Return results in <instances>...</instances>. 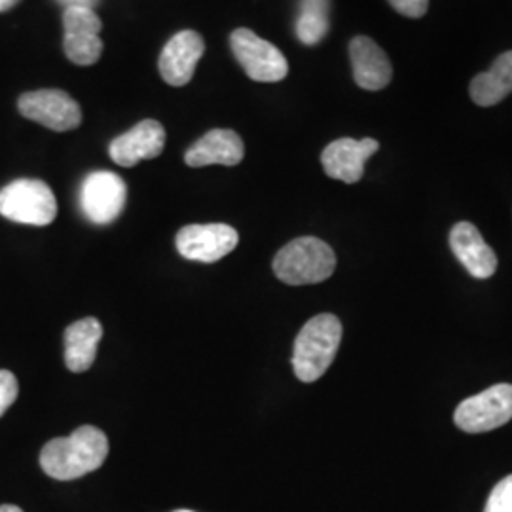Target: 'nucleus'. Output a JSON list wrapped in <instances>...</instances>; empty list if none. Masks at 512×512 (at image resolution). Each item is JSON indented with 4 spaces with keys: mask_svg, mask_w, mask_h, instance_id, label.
Instances as JSON below:
<instances>
[{
    "mask_svg": "<svg viewBox=\"0 0 512 512\" xmlns=\"http://www.w3.org/2000/svg\"><path fill=\"white\" fill-rule=\"evenodd\" d=\"M107 456V435L93 425H82L69 437L50 440L40 452V467L55 480H76L99 469Z\"/></svg>",
    "mask_w": 512,
    "mask_h": 512,
    "instance_id": "nucleus-1",
    "label": "nucleus"
},
{
    "mask_svg": "<svg viewBox=\"0 0 512 512\" xmlns=\"http://www.w3.org/2000/svg\"><path fill=\"white\" fill-rule=\"evenodd\" d=\"M342 332L340 319L330 313H321L302 327L293 351V370L300 382H317L329 370L340 348Z\"/></svg>",
    "mask_w": 512,
    "mask_h": 512,
    "instance_id": "nucleus-2",
    "label": "nucleus"
},
{
    "mask_svg": "<svg viewBox=\"0 0 512 512\" xmlns=\"http://www.w3.org/2000/svg\"><path fill=\"white\" fill-rule=\"evenodd\" d=\"M336 270V255L323 239H293L274 258V272L287 285H315Z\"/></svg>",
    "mask_w": 512,
    "mask_h": 512,
    "instance_id": "nucleus-3",
    "label": "nucleus"
},
{
    "mask_svg": "<svg viewBox=\"0 0 512 512\" xmlns=\"http://www.w3.org/2000/svg\"><path fill=\"white\" fill-rule=\"evenodd\" d=\"M0 215L29 226H48L57 217V202L48 184L18 179L0 190Z\"/></svg>",
    "mask_w": 512,
    "mask_h": 512,
    "instance_id": "nucleus-4",
    "label": "nucleus"
},
{
    "mask_svg": "<svg viewBox=\"0 0 512 512\" xmlns=\"http://www.w3.org/2000/svg\"><path fill=\"white\" fill-rule=\"evenodd\" d=\"M230 48L245 74L255 82H281L289 74V63L281 50L251 29H236L230 35Z\"/></svg>",
    "mask_w": 512,
    "mask_h": 512,
    "instance_id": "nucleus-5",
    "label": "nucleus"
},
{
    "mask_svg": "<svg viewBox=\"0 0 512 512\" xmlns=\"http://www.w3.org/2000/svg\"><path fill=\"white\" fill-rule=\"evenodd\" d=\"M512 420V385L497 384L459 404L454 421L465 433H486Z\"/></svg>",
    "mask_w": 512,
    "mask_h": 512,
    "instance_id": "nucleus-6",
    "label": "nucleus"
},
{
    "mask_svg": "<svg viewBox=\"0 0 512 512\" xmlns=\"http://www.w3.org/2000/svg\"><path fill=\"white\" fill-rule=\"evenodd\" d=\"M128 186L112 171L90 173L80 188V207L93 224H110L126 207Z\"/></svg>",
    "mask_w": 512,
    "mask_h": 512,
    "instance_id": "nucleus-7",
    "label": "nucleus"
},
{
    "mask_svg": "<svg viewBox=\"0 0 512 512\" xmlns=\"http://www.w3.org/2000/svg\"><path fill=\"white\" fill-rule=\"evenodd\" d=\"M18 109L25 118L54 131H71L82 124L80 105L63 90L23 93Z\"/></svg>",
    "mask_w": 512,
    "mask_h": 512,
    "instance_id": "nucleus-8",
    "label": "nucleus"
},
{
    "mask_svg": "<svg viewBox=\"0 0 512 512\" xmlns=\"http://www.w3.org/2000/svg\"><path fill=\"white\" fill-rule=\"evenodd\" d=\"M103 21L92 8H65L63 50L74 65L88 67L103 54Z\"/></svg>",
    "mask_w": 512,
    "mask_h": 512,
    "instance_id": "nucleus-9",
    "label": "nucleus"
},
{
    "mask_svg": "<svg viewBox=\"0 0 512 512\" xmlns=\"http://www.w3.org/2000/svg\"><path fill=\"white\" fill-rule=\"evenodd\" d=\"M238 243V232L228 224H190L181 228L175 239L177 251L186 260L205 264L230 255Z\"/></svg>",
    "mask_w": 512,
    "mask_h": 512,
    "instance_id": "nucleus-10",
    "label": "nucleus"
},
{
    "mask_svg": "<svg viewBox=\"0 0 512 512\" xmlns=\"http://www.w3.org/2000/svg\"><path fill=\"white\" fill-rule=\"evenodd\" d=\"M205 54V42L200 33L196 31H181L175 37L169 38L165 44L158 69L169 86H186L196 73V67Z\"/></svg>",
    "mask_w": 512,
    "mask_h": 512,
    "instance_id": "nucleus-11",
    "label": "nucleus"
},
{
    "mask_svg": "<svg viewBox=\"0 0 512 512\" xmlns=\"http://www.w3.org/2000/svg\"><path fill=\"white\" fill-rule=\"evenodd\" d=\"M378 148L380 143L370 137L361 141L344 137L323 150L321 164L330 179L346 184L359 183L365 175L366 160L374 156Z\"/></svg>",
    "mask_w": 512,
    "mask_h": 512,
    "instance_id": "nucleus-12",
    "label": "nucleus"
},
{
    "mask_svg": "<svg viewBox=\"0 0 512 512\" xmlns=\"http://www.w3.org/2000/svg\"><path fill=\"white\" fill-rule=\"evenodd\" d=\"M165 147V129L156 120H143L110 143L109 154L114 164L135 167L143 160L158 158Z\"/></svg>",
    "mask_w": 512,
    "mask_h": 512,
    "instance_id": "nucleus-13",
    "label": "nucleus"
},
{
    "mask_svg": "<svg viewBox=\"0 0 512 512\" xmlns=\"http://www.w3.org/2000/svg\"><path fill=\"white\" fill-rule=\"evenodd\" d=\"M349 59L357 86L366 92L384 90L393 78L389 57L372 38H353L349 42Z\"/></svg>",
    "mask_w": 512,
    "mask_h": 512,
    "instance_id": "nucleus-14",
    "label": "nucleus"
},
{
    "mask_svg": "<svg viewBox=\"0 0 512 512\" xmlns=\"http://www.w3.org/2000/svg\"><path fill=\"white\" fill-rule=\"evenodd\" d=\"M450 247L463 268L476 279H488L495 274L497 256L480 236L475 224L458 222L450 232Z\"/></svg>",
    "mask_w": 512,
    "mask_h": 512,
    "instance_id": "nucleus-15",
    "label": "nucleus"
},
{
    "mask_svg": "<svg viewBox=\"0 0 512 512\" xmlns=\"http://www.w3.org/2000/svg\"><path fill=\"white\" fill-rule=\"evenodd\" d=\"M243 156H245V145L236 131L213 129L186 150L184 162L190 167H205L213 164L234 167L243 160Z\"/></svg>",
    "mask_w": 512,
    "mask_h": 512,
    "instance_id": "nucleus-16",
    "label": "nucleus"
},
{
    "mask_svg": "<svg viewBox=\"0 0 512 512\" xmlns=\"http://www.w3.org/2000/svg\"><path fill=\"white\" fill-rule=\"evenodd\" d=\"M103 327L97 319L86 317L65 330V365L71 372L90 370L97 357Z\"/></svg>",
    "mask_w": 512,
    "mask_h": 512,
    "instance_id": "nucleus-17",
    "label": "nucleus"
},
{
    "mask_svg": "<svg viewBox=\"0 0 512 512\" xmlns=\"http://www.w3.org/2000/svg\"><path fill=\"white\" fill-rule=\"evenodd\" d=\"M512 93V52L501 54L492 69L476 74L471 82V97L478 107H494Z\"/></svg>",
    "mask_w": 512,
    "mask_h": 512,
    "instance_id": "nucleus-18",
    "label": "nucleus"
},
{
    "mask_svg": "<svg viewBox=\"0 0 512 512\" xmlns=\"http://www.w3.org/2000/svg\"><path fill=\"white\" fill-rule=\"evenodd\" d=\"M330 0H300V16L296 19V37L315 46L329 33Z\"/></svg>",
    "mask_w": 512,
    "mask_h": 512,
    "instance_id": "nucleus-19",
    "label": "nucleus"
},
{
    "mask_svg": "<svg viewBox=\"0 0 512 512\" xmlns=\"http://www.w3.org/2000/svg\"><path fill=\"white\" fill-rule=\"evenodd\" d=\"M484 512H512V475L505 476L488 497Z\"/></svg>",
    "mask_w": 512,
    "mask_h": 512,
    "instance_id": "nucleus-20",
    "label": "nucleus"
},
{
    "mask_svg": "<svg viewBox=\"0 0 512 512\" xmlns=\"http://www.w3.org/2000/svg\"><path fill=\"white\" fill-rule=\"evenodd\" d=\"M19 385L16 376L8 370H0V416L16 403Z\"/></svg>",
    "mask_w": 512,
    "mask_h": 512,
    "instance_id": "nucleus-21",
    "label": "nucleus"
},
{
    "mask_svg": "<svg viewBox=\"0 0 512 512\" xmlns=\"http://www.w3.org/2000/svg\"><path fill=\"white\" fill-rule=\"evenodd\" d=\"M401 16L420 19L427 14L429 0H387Z\"/></svg>",
    "mask_w": 512,
    "mask_h": 512,
    "instance_id": "nucleus-22",
    "label": "nucleus"
},
{
    "mask_svg": "<svg viewBox=\"0 0 512 512\" xmlns=\"http://www.w3.org/2000/svg\"><path fill=\"white\" fill-rule=\"evenodd\" d=\"M59 4H63L65 8H95L99 4V0H57Z\"/></svg>",
    "mask_w": 512,
    "mask_h": 512,
    "instance_id": "nucleus-23",
    "label": "nucleus"
},
{
    "mask_svg": "<svg viewBox=\"0 0 512 512\" xmlns=\"http://www.w3.org/2000/svg\"><path fill=\"white\" fill-rule=\"evenodd\" d=\"M19 0H0V12H6L10 8H14Z\"/></svg>",
    "mask_w": 512,
    "mask_h": 512,
    "instance_id": "nucleus-24",
    "label": "nucleus"
},
{
    "mask_svg": "<svg viewBox=\"0 0 512 512\" xmlns=\"http://www.w3.org/2000/svg\"><path fill=\"white\" fill-rule=\"evenodd\" d=\"M0 512H23L16 505H0Z\"/></svg>",
    "mask_w": 512,
    "mask_h": 512,
    "instance_id": "nucleus-25",
    "label": "nucleus"
},
{
    "mask_svg": "<svg viewBox=\"0 0 512 512\" xmlns=\"http://www.w3.org/2000/svg\"><path fill=\"white\" fill-rule=\"evenodd\" d=\"M175 512H194V511H175Z\"/></svg>",
    "mask_w": 512,
    "mask_h": 512,
    "instance_id": "nucleus-26",
    "label": "nucleus"
}]
</instances>
